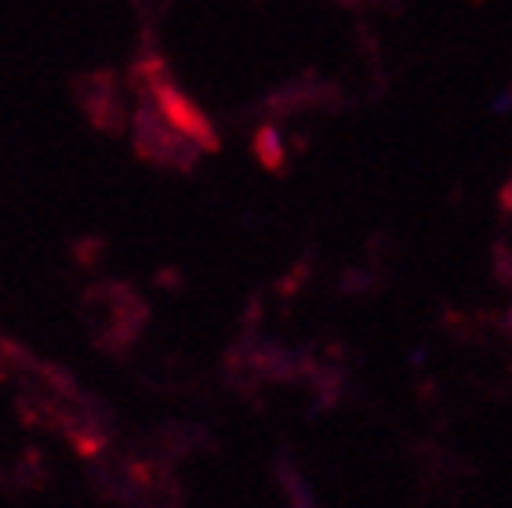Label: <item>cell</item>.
<instances>
[{
    "label": "cell",
    "instance_id": "obj_1",
    "mask_svg": "<svg viewBox=\"0 0 512 508\" xmlns=\"http://www.w3.org/2000/svg\"><path fill=\"white\" fill-rule=\"evenodd\" d=\"M157 102H160V109H164V117H168L171 124H175L178 131H182V135L197 138V142H204L207 149L218 146V142H215V131L207 127V120L200 117L197 109L189 106L186 98L178 95L175 88H164V84H160V88H157Z\"/></svg>",
    "mask_w": 512,
    "mask_h": 508
},
{
    "label": "cell",
    "instance_id": "obj_2",
    "mask_svg": "<svg viewBox=\"0 0 512 508\" xmlns=\"http://www.w3.org/2000/svg\"><path fill=\"white\" fill-rule=\"evenodd\" d=\"M255 149H258V160H262L269 171H276V167L284 164V153H280V138H276L273 127H262V131H258Z\"/></svg>",
    "mask_w": 512,
    "mask_h": 508
}]
</instances>
